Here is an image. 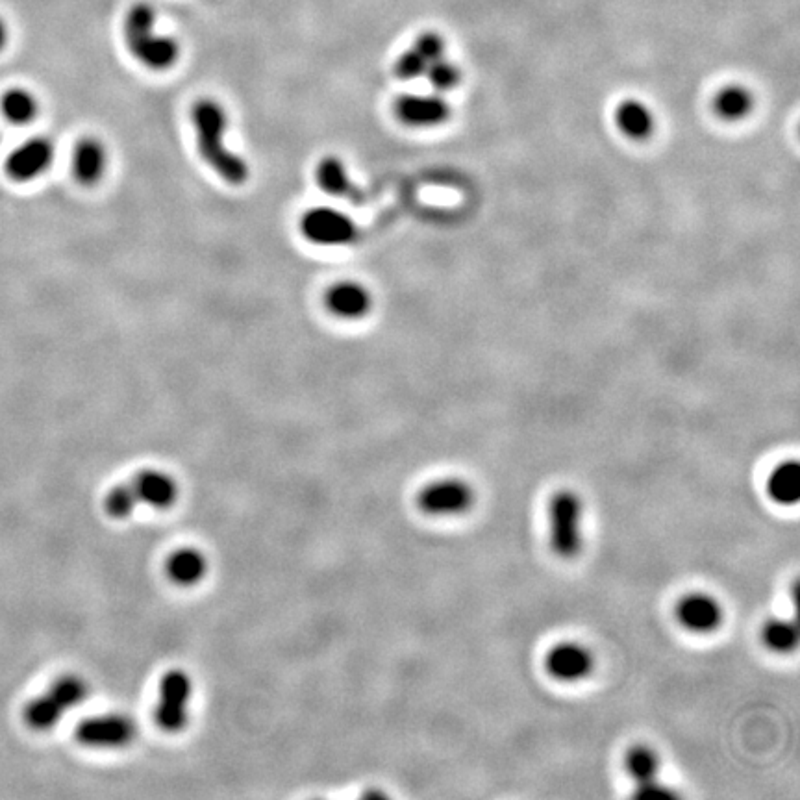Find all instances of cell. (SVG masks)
<instances>
[{
	"label": "cell",
	"instance_id": "1",
	"mask_svg": "<svg viewBox=\"0 0 800 800\" xmlns=\"http://www.w3.org/2000/svg\"><path fill=\"white\" fill-rule=\"evenodd\" d=\"M197 145L204 163L230 186H243L249 180V165L226 145L228 115L213 99H199L191 108Z\"/></svg>",
	"mask_w": 800,
	"mask_h": 800
},
{
	"label": "cell",
	"instance_id": "2",
	"mask_svg": "<svg viewBox=\"0 0 800 800\" xmlns=\"http://www.w3.org/2000/svg\"><path fill=\"white\" fill-rule=\"evenodd\" d=\"M178 495L180 488L173 476L156 469H145L125 484L115 486L104 499V510L113 519H125L139 504L154 510H169L175 506Z\"/></svg>",
	"mask_w": 800,
	"mask_h": 800
},
{
	"label": "cell",
	"instance_id": "3",
	"mask_svg": "<svg viewBox=\"0 0 800 800\" xmlns=\"http://www.w3.org/2000/svg\"><path fill=\"white\" fill-rule=\"evenodd\" d=\"M156 13L147 4H136L125 19L126 47L132 56L152 71H165L178 62L180 47L175 39L154 32Z\"/></svg>",
	"mask_w": 800,
	"mask_h": 800
},
{
	"label": "cell",
	"instance_id": "4",
	"mask_svg": "<svg viewBox=\"0 0 800 800\" xmlns=\"http://www.w3.org/2000/svg\"><path fill=\"white\" fill-rule=\"evenodd\" d=\"M88 682L76 675L60 676L36 699L25 706L26 725L38 732H47L62 721L71 710L88 699Z\"/></svg>",
	"mask_w": 800,
	"mask_h": 800
},
{
	"label": "cell",
	"instance_id": "5",
	"mask_svg": "<svg viewBox=\"0 0 800 800\" xmlns=\"http://www.w3.org/2000/svg\"><path fill=\"white\" fill-rule=\"evenodd\" d=\"M550 547L562 558H575L584 547V502L573 491L550 500Z\"/></svg>",
	"mask_w": 800,
	"mask_h": 800
},
{
	"label": "cell",
	"instance_id": "6",
	"mask_svg": "<svg viewBox=\"0 0 800 800\" xmlns=\"http://www.w3.org/2000/svg\"><path fill=\"white\" fill-rule=\"evenodd\" d=\"M300 230L304 238L321 247H345L358 239V226L347 213L317 206L302 215Z\"/></svg>",
	"mask_w": 800,
	"mask_h": 800
},
{
	"label": "cell",
	"instance_id": "7",
	"mask_svg": "<svg viewBox=\"0 0 800 800\" xmlns=\"http://www.w3.org/2000/svg\"><path fill=\"white\" fill-rule=\"evenodd\" d=\"M193 693V684L184 671L175 669L163 676L160 682V697L156 706V723L158 726L169 732L176 734L182 732L189 721V700Z\"/></svg>",
	"mask_w": 800,
	"mask_h": 800
},
{
	"label": "cell",
	"instance_id": "8",
	"mask_svg": "<svg viewBox=\"0 0 800 800\" xmlns=\"http://www.w3.org/2000/svg\"><path fill=\"white\" fill-rule=\"evenodd\" d=\"M138 736V725L125 713H108L84 719L76 728V739L93 749H123Z\"/></svg>",
	"mask_w": 800,
	"mask_h": 800
},
{
	"label": "cell",
	"instance_id": "9",
	"mask_svg": "<svg viewBox=\"0 0 800 800\" xmlns=\"http://www.w3.org/2000/svg\"><path fill=\"white\" fill-rule=\"evenodd\" d=\"M475 504V489L462 478H441L421 489L417 506L434 517H452L469 512Z\"/></svg>",
	"mask_w": 800,
	"mask_h": 800
},
{
	"label": "cell",
	"instance_id": "10",
	"mask_svg": "<svg viewBox=\"0 0 800 800\" xmlns=\"http://www.w3.org/2000/svg\"><path fill=\"white\" fill-rule=\"evenodd\" d=\"M626 773L636 784V797L654 799V797H673L675 793L660 784V756L647 745H636L626 754Z\"/></svg>",
	"mask_w": 800,
	"mask_h": 800
},
{
	"label": "cell",
	"instance_id": "11",
	"mask_svg": "<svg viewBox=\"0 0 800 800\" xmlns=\"http://www.w3.org/2000/svg\"><path fill=\"white\" fill-rule=\"evenodd\" d=\"M676 619L689 632L710 634L723 625L725 610L721 602L706 593H691L676 604Z\"/></svg>",
	"mask_w": 800,
	"mask_h": 800
},
{
	"label": "cell",
	"instance_id": "12",
	"mask_svg": "<svg viewBox=\"0 0 800 800\" xmlns=\"http://www.w3.org/2000/svg\"><path fill=\"white\" fill-rule=\"evenodd\" d=\"M54 160V145L47 138L28 139L6 160V171L17 182H30L49 171Z\"/></svg>",
	"mask_w": 800,
	"mask_h": 800
},
{
	"label": "cell",
	"instance_id": "13",
	"mask_svg": "<svg viewBox=\"0 0 800 800\" xmlns=\"http://www.w3.org/2000/svg\"><path fill=\"white\" fill-rule=\"evenodd\" d=\"M545 667L550 676L562 682H578L591 675L595 667V658L591 650L580 643L565 641L549 650L545 658Z\"/></svg>",
	"mask_w": 800,
	"mask_h": 800
},
{
	"label": "cell",
	"instance_id": "14",
	"mask_svg": "<svg viewBox=\"0 0 800 800\" xmlns=\"http://www.w3.org/2000/svg\"><path fill=\"white\" fill-rule=\"evenodd\" d=\"M393 108L400 123L413 128L441 125L450 113L449 102L439 95H402Z\"/></svg>",
	"mask_w": 800,
	"mask_h": 800
},
{
	"label": "cell",
	"instance_id": "15",
	"mask_svg": "<svg viewBox=\"0 0 800 800\" xmlns=\"http://www.w3.org/2000/svg\"><path fill=\"white\" fill-rule=\"evenodd\" d=\"M325 304L328 312L336 315L339 319L345 321H354V319H362L365 317L371 306H373V297L369 293V289L352 282V280H343L334 286H330L325 295Z\"/></svg>",
	"mask_w": 800,
	"mask_h": 800
},
{
	"label": "cell",
	"instance_id": "16",
	"mask_svg": "<svg viewBox=\"0 0 800 800\" xmlns=\"http://www.w3.org/2000/svg\"><path fill=\"white\" fill-rule=\"evenodd\" d=\"M108 152L99 139H82L73 152V173L84 186H95L106 173Z\"/></svg>",
	"mask_w": 800,
	"mask_h": 800
},
{
	"label": "cell",
	"instance_id": "17",
	"mask_svg": "<svg viewBox=\"0 0 800 800\" xmlns=\"http://www.w3.org/2000/svg\"><path fill=\"white\" fill-rule=\"evenodd\" d=\"M315 178H317L319 188L332 197L352 200V202L362 199V191L350 180L345 163L336 156H326L319 162Z\"/></svg>",
	"mask_w": 800,
	"mask_h": 800
},
{
	"label": "cell",
	"instance_id": "18",
	"mask_svg": "<svg viewBox=\"0 0 800 800\" xmlns=\"http://www.w3.org/2000/svg\"><path fill=\"white\" fill-rule=\"evenodd\" d=\"M165 571L176 586L191 588V586H197L208 573V560L200 550L186 547V549L175 550L169 556Z\"/></svg>",
	"mask_w": 800,
	"mask_h": 800
},
{
	"label": "cell",
	"instance_id": "19",
	"mask_svg": "<svg viewBox=\"0 0 800 800\" xmlns=\"http://www.w3.org/2000/svg\"><path fill=\"white\" fill-rule=\"evenodd\" d=\"M615 125L626 138H649L654 130V115L641 100H623L615 110Z\"/></svg>",
	"mask_w": 800,
	"mask_h": 800
},
{
	"label": "cell",
	"instance_id": "20",
	"mask_svg": "<svg viewBox=\"0 0 800 800\" xmlns=\"http://www.w3.org/2000/svg\"><path fill=\"white\" fill-rule=\"evenodd\" d=\"M767 493L769 497L791 506L800 499V467L797 462H784L776 467L767 480Z\"/></svg>",
	"mask_w": 800,
	"mask_h": 800
},
{
	"label": "cell",
	"instance_id": "21",
	"mask_svg": "<svg viewBox=\"0 0 800 800\" xmlns=\"http://www.w3.org/2000/svg\"><path fill=\"white\" fill-rule=\"evenodd\" d=\"M752 110V95L743 86H726L715 97V112L725 121H739Z\"/></svg>",
	"mask_w": 800,
	"mask_h": 800
},
{
	"label": "cell",
	"instance_id": "22",
	"mask_svg": "<svg viewBox=\"0 0 800 800\" xmlns=\"http://www.w3.org/2000/svg\"><path fill=\"white\" fill-rule=\"evenodd\" d=\"M38 110V100L25 89H12L2 97V113L13 125L32 123Z\"/></svg>",
	"mask_w": 800,
	"mask_h": 800
},
{
	"label": "cell",
	"instance_id": "23",
	"mask_svg": "<svg viewBox=\"0 0 800 800\" xmlns=\"http://www.w3.org/2000/svg\"><path fill=\"white\" fill-rule=\"evenodd\" d=\"M762 639L767 649L778 654H788L799 643V628L793 621L771 619L763 626Z\"/></svg>",
	"mask_w": 800,
	"mask_h": 800
},
{
	"label": "cell",
	"instance_id": "24",
	"mask_svg": "<svg viewBox=\"0 0 800 800\" xmlns=\"http://www.w3.org/2000/svg\"><path fill=\"white\" fill-rule=\"evenodd\" d=\"M425 76L428 78V82L439 91H449V89L456 88V84L460 82L458 67L449 62L445 56L430 63Z\"/></svg>",
	"mask_w": 800,
	"mask_h": 800
},
{
	"label": "cell",
	"instance_id": "25",
	"mask_svg": "<svg viewBox=\"0 0 800 800\" xmlns=\"http://www.w3.org/2000/svg\"><path fill=\"white\" fill-rule=\"evenodd\" d=\"M430 63L426 62L425 58L417 52V50H406L404 54H400L399 60L395 63V75L400 80H415L426 75Z\"/></svg>",
	"mask_w": 800,
	"mask_h": 800
},
{
	"label": "cell",
	"instance_id": "26",
	"mask_svg": "<svg viewBox=\"0 0 800 800\" xmlns=\"http://www.w3.org/2000/svg\"><path fill=\"white\" fill-rule=\"evenodd\" d=\"M413 49L417 50L426 62L432 63L445 56V41L436 32H426L413 43Z\"/></svg>",
	"mask_w": 800,
	"mask_h": 800
},
{
	"label": "cell",
	"instance_id": "27",
	"mask_svg": "<svg viewBox=\"0 0 800 800\" xmlns=\"http://www.w3.org/2000/svg\"><path fill=\"white\" fill-rule=\"evenodd\" d=\"M6 39H8V30H6L4 21L0 19V50L4 49V45H6Z\"/></svg>",
	"mask_w": 800,
	"mask_h": 800
}]
</instances>
